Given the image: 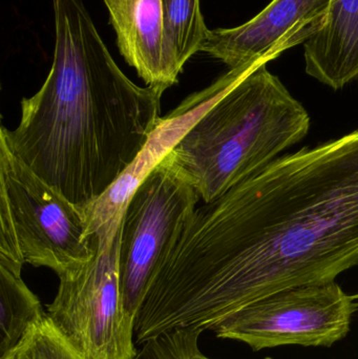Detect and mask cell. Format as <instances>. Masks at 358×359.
<instances>
[{
	"mask_svg": "<svg viewBox=\"0 0 358 359\" xmlns=\"http://www.w3.org/2000/svg\"><path fill=\"white\" fill-rule=\"evenodd\" d=\"M358 266V128L279 157L195 209L140 313L159 335Z\"/></svg>",
	"mask_w": 358,
	"mask_h": 359,
	"instance_id": "cell-1",
	"label": "cell"
},
{
	"mask_svg": "<svg viewBox=\"0 0 358 359\" xmlns=\"http://www.w3.org/2000/svg\"><path fill=\"white\" fill-rule=\"evenodd\" d=\"M52 67L0 138L76 206L96 202L132 165L159 121L163 90L132 82L82 0H52Z\"/></svg>",
	"mask_w": 358,
	"mask_h": 359,
	"instance_id": "cell-2",
	"label": "cell"
},
{
	"mask_svg": "<svg viewBox=\"0 0 358 359\" xmlns=\"http://www.w3.org/2000/svg\"><path fill=\"white\" fill-rule=\"evenodd\" d=\"M309 130L304 105L264 63L210 107L170 153L209 203L266 168Z\"/></svg>",
	"mask_w": 358,
	"mask_h": 359,
	"instance_id": "cell-3",
	"label": "cell"
},
{
	"mask_svg": "<svg viewBox=\"0 0 358 359\" xmlns=\"http://www.w3.org/2000/svg\"><path fill=\"white\" fill-rule=\"evenodd\" d=\"M80 207L29 170L0 138V262L57 276L90 261L98 249Z\"/></svg>",
	"mask_w": 358,
	"mask_h": 359,
	"instance_id": "cell-4",
	"label": "cell"
},
{
	"mask_svg": "<svg viewBox=\"0 0 358 359\" xmlns=\"http://www.w3.org/2000/svg\"><path fill=\"white\" fill-rule=\"evenodd\" d=\"M123 217V215H122ZM122 217L97 232L94 257L59 276L46 313L82 359H134L135 323L124 308L120 286Z\"/></svg>",
	"mask_w": 358,
	"mask_h": 359,
	"instance_id": "cell-5",
	"label": "cell"
},
{
	"mask_svg": "<svg viewBox=\"0 0 358 359\" xmlns=\"http://www.w3.org/2000/svg\"><path fill=\"white\" fill-rule=\"evenodd\" d=\"M199 200V194L172 153L130 196L122 217L118 263L124 308L132 322Z\"/></svg>",
	"mask_w": 358,
	"mask_h": 359,
	"instance_id": "cell-6",
	"label": "cell"
},
{
	"mask_svg": "<svg viewBox=\"0 0 358 359\" xmlns=\"http://www.w3.org/2000/svg\"><path fill=\"white\" fill-rule=\"evenodd\" d=\"M357 299L336 282L294 287L250 303L212 331L254 351L281 346L331 347L350 332Z\"/></svg>",
	"mask_w": 358,
	"mask_h": 359,
	"instance_id": "cell-7",
	"label": "cell"
},
{
	"mask_svg": "<svg viewBox=\"0 0 358 359\" xmlns=\"http://www.w3.org/2000/svg\"><path fill=\"white\" fill-rule=\"evenodd\" d=\"M266 61L229 69L208 88L187 97L165 117H161L132 165L96 202L81 208L90 236L123 215L126 204L145 178L170 155L183 137L237 82Z\"/></svg>",
	"mask_w": 358,
	"mask_h": 359,
	"instance_id": "cell-8",
	"label": "cell"
},
{
	"mask_svg": "<svg viewBox=\"0 0 358 359\" xmlns=\"http://www.w3.org/2000/svg\"><path fill=\"white\" fill-rule=\"evenodd\" d=\"M331 0H273L260 14L233 29H210L202 52L229 69L269 61L315 36Z\"/></svg>",
	"mask_w": 358,
	"mask_h": 359,
	"instance_id": "cell-9",
	"label": "cell"
},
{
	"mask_svg": "<svg viewBox=\"0 0 358 359\" xmlns=\"http://www.w3.org/2000/svg\"><path fill=\"white\" fill-rule=\"evenodd\" d=\"M120 54L146 86L165 92L183 67L166 33L162 0H103Z\"/></svg>",
	"mask_w": 358,
	"mask_h": 359,
	"instance_id": "cell-10",
	"label": "cell"
},
{
	"mask_svg": "<svg viewBox=\"0 0 358 359\" xmlns=\"http://www.w3.org/2000/svg\"><path fill=\"white\" fill-rule=\"evenodd\" d=\"M307 75L338 90L358 79V0H331L324 27L304 43Z\"/></svg>",
	"mask_w": 358,
	"mask_h": 359,
	"instance_id": "cell-11",
	"label": "cell"
},
{
	"mask_svg": "<svg viewBox=\"0 0 358 359\" xmlns=\"http://www.w3.org/2000/svg\"><path fill=\"white\" fill-rule=\"evenodd\" d=\"M18 268L0 263V358L14 349L46 312Z\"/></svg>",
	"mask_w": 358,
	"mask_h": 359,
	"instance_id": "cell-12",
	"label": "cell"
},
{
	"mask_svg": "<svg viewBox=\"0 0 358 359\" xmlns=\"http://www.w3.org/2000/svg\"><path fill=\"white\" fill-rule=\"evenodd\" d=\"M166 33L170 46L184 69L187 61L202 52L209 35L200 0H162Z\"/></svg>",
	"mask_w": 358,
	"mask_h": 359,
	"instance_id": "cell-13",
	"label": "cell"
},
{
	"mask_svg": "<svg viewBox=\"0 0 358 359\" xmlns=\"http://www.w3.org/2000/svg\"><path fill=\"white\" fill-rule=\"evenodd\" d=\"M0 359H82L48 313L34 323L18 345Z\"/></svg>",
	"mask_w": 358,
	"mask_h": 359,
	"instance_id": "cell-14",
	"label": "cell"
}]
</instances>
